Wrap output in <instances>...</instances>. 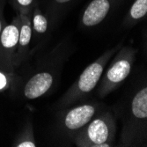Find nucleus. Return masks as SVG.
<instances>
[{
  "label": "nucleus",
  "mask_w": 147,
  "mask_h": 147,
  "mask_svg": "<svg viewBox=\"0 0 147 147\" xmlns=\"http://www.w3.org/2000/svg\"><path fill=\"white\" fill-rule=\"evenodd\" d=\"M5 1L6 0H0V34H1L3 28L6 25L5 16H4V8H5Z\"/></svg>",
  "instance_id": "16"
},
{
  "label": "nucleus",
  "mask_w": 147,
  "mask_h": 147,
  "mask_svg": "<svg viewBox=\"0 0 147 147\" xmlns=\"http://www.w3.org/2000/svg\"><path fill=\"white\" fill-rule=\"evenodd\" d=\"M75 0H49L45 2L44 12L49 20L50 29L57 26L64 13L67 11Z\"/></svg>",
  "instance_id": "11"
},
{
  "label": "nucleus",
  "mask_w": 147,
  "mask_h": 147,
  "mask_svg": "<svg viewBox=\"0 0 147 147\" xmlns=\"http://www.w3.org/2000/svg\"><path fill=\"white\" fill-rule=\"evenodd\" d=\"M100 111V105L97 102H88L74 106L63 114L60 127L63 131L71 137L74 133L86 126Z\"/></svg>",
  "instance_id": "7"
},
{
  "label": "nucleus",
  "mask_w": 147,
  "mask_h": 147,
  "mask_svg": "<svg viewBox=\"0 0 147 147\" xmlns=\"http://www.w3.org/2000/svg\"><path fill=\"white\" fill-rule=\"evenodd\" d=\"M147 14V0H135L124 17L123 26L131 28L143 20Z\"/></svg>",
  "instance_id": "12"
},
{
  "label": "nucleus",
  "mask_w": 147,
  "mask_h": 147,
  "mask_svg": "<svg viewBox=\"0 0 147 147\" xmlns=\"http://www.w3.org/2000/svg\"><path fill=\"white\" fill-rule=\"evenodd\" d=\"M119 1L120 0H92L81 15V25L85 28H92L100 24Z\"/></svg>",
  "instance_id": "8"
},
{
  "label": "nucleus",
  "mask_w": 147,
  "mask_h": 147,
  "mask_svg": "<svg viewBox=\"0 0 147 147\" xmlns=\"http://www.w3.org/2000/svg\"><path fill=\"white\" fill-rule=\"evenodd\" d=\"M20 26L19 39L14 57V68L15 70L21 65L28 57L30 55V47L32 40V25L31 16L20 14Z\"/></svg>",
  "instance_id": "9"
},
{
  "label": "nucleus",
  "mask_w": 147,
  "mask_h": 147,
  "mask_svg": "<svg viewBox=\"0 0 147 147\" xmlns=\"http://www.w3.org/2000/svg\"><path fill=\"white\" fill-rule=\"evenodd\" d=\"M12 75L13 74H9L0 70V92L5 91L10 87Z\"/></svg>",
  "instance_id": "15"
},
{
  "label": "nucleus",
  "mask_w": 147,
  "mask_h": 147,
  "mask_svg": "<svg viewBox=\"0 0 147 147\" xmlns=\"http://www.w3.org/2000/svg\"><path fill=\"white\" fill-rule=\"evenodd\" d=\"M31 25H32V40L34 42L32 52L37 50L43 44L47 35L50 31L49 20L44 11L42 10L39 3L37 2L34 7L31 14ZM31 52V53H32Z\"/></svg>",
  "instance_id": "10"
},
{
  "label": "nucleus",
  "mask_w": 147,
  "mask_h": 147,
  "mask_svg": "<svg viewBox=\"0 0 147 147\" xmlns=\"http://www.w3.org/2000/svg\"><path fill=\"white\" fill-rule=\"evenodd\" d=\"M15 147H36L37 143L34 137V131L31 123L28 124L13 143Z\"/></svg>",
  "instance_id": "13"
},
{
  "label": "nucleus",
  "mask_w": 147,
  "mask_h": 147,
  "mask_svg": "<svg viewBox=\"0 0 147 147\" xmlns=\"http://www.w3.org/2000/svg\"><path fill=\"white\" fill-rule=\"evenodd\" d=\"M147 138V86L143 82L133 92L123 117L120 144L142 146Z\"/></svg>",
  "instance_id": "2"
},
{
  "label": "nucleus",
  "mask_w": 147,
  "mask_h": 147,
  "mask_svg": "<svg viewBox=\"0 0 147 147\" xmlns=\"http://www.w3.org/2000/svg\"><path fill=\"white\" fill-rule=\"evenodd\" d=\"M123 45V41L108 49L94 62L90 63L80 74L75 83L66 91V92L59 100L57 102L59 108H68L79 101L86 100V98L100 83V80L108 63Z\"/></svg>",
  "instance_id": "3"
},
{
  "label": "nucleus",
  "mask_w": 147,
  "mask_h": 147,
  "mask_svg": "<svg viewBox=\"0 0 147 147\" xmlns=\"http://www.w3.org/2000/svg\"><path fill=\"white\" fill-rule=\"evenodd\" d=\"M20 16L17 14L10 24H6L0 34V70L13 74L14 57L19 39Z\"/></svg>",
  "instance_id": "6"
},
{
  "label": "nucleus",
  "mask_w": 147,
  "mask_h": 147,
  "mask_svg": "<svg viewBox=\"0 0 147 147\" xmlns=\"http://www.w3.org/2000/svg\"><path fill=\"white\" fill-rule=\"evenodd\" d=\"M137 49L131 46H122L116 53L112 63L102 74L97 93L101 98L115 91L129 76L136 60Z\"/></svg>",
  "instance_id": "5"
},
{
  "label": "nucleus",
  "mask_w": 147,
  "mask_h": 147,
  "mask_svg": "<svg viewBox=\"0 0 147 147\" xmlns=\"http://www.w3.org/2000/svg\"><path fill=\"white\" fill-rule=\"evenodd\" d=\"M69 55L67 46L61 43L40 62L34 73L26 80L21 94L26 100H35L45 96L57 84L64 60Z\"/></svg>",
  "instance_id": "1"
},
{
  "label": "nucleus",
  "mask_w": 147,
  "mask_h": 147,
  "mask_svg": "<svg viewBox=\"0 0 147 147\" xmlns=\"http://www.w3.org/2000/svg\"><path fill=\"white\" fill-rule=\"evenodd\" d=\"M17 14H25L31 16L32 11L35 6L37 0H9Z\"/></svg>",
  "instance_id": "14"
},
{
  "label": "nucleus",
  "mask_w": 147,
  "mask_h": 147,
  "mask_svg": "<svg viewBox=\"0 0 147 147\" xmlns=\"http://www.w3.org/2000/svg\"><path fill=\"white\" fill-rule=\"evenodd\" d=\"M116 134L115 116L111 111H100L71 137L78 147H110Z\"/></svg>",
  "instance_id": "4"
}]
</instances>
